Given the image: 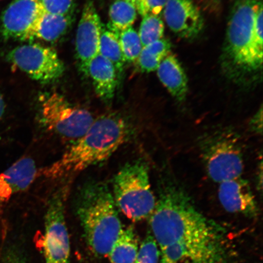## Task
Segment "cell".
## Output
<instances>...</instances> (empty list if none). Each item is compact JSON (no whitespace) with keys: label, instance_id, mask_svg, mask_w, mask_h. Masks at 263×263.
Instances as JSON below:
<instances>
[{"label":"cell","instance_id":"1","mask_svg":"<svg viewBox=\"0 0 263 263\" xmlns=\"http://www.w3.org/2000/svg\"><path fill=\"white\" fill-rule=\"evenodd\" d=\"M149 219L152 235L160 249L173 244L225 241L224 229L200 213L176 183L161 185L156 208Z\"/></svg>","mask_w":263,"mask_h":263},{"label":"cell","instance_id":"2","mask_svg":"<svg viewBox=\"0 0 263 263\" xmlns=\"http://www.w3.org/2000/svg\"><path fill=\"white\" fill-rule=\"evenodd\" d=\"M262 4V0H235L230 13L221 66L229 80L242 87L261 77L263 49L256 44L255 21Z\"/></svg>","mask_w":263,"mask_h":263},{"label":"cell","instance_id":"3","mask_svg":"<svg viewBox=\"0 0 263 263\" xmlns=\"http://www.w3.org/2000/svg\"><path fill=\"white\" fill-rule=\"evenodd\" d=\"M132 128L123 117L107 114L95 118L83 136L55 162L41 171L48 179L64 178L104 162L129 140Z\"/></svg>","mask_w":263,"mask_h":263},{"label":"cell","instance_id":"4","mask_svg":"<svg viewBox=\"0 0 263 263\" xmlns=\"http://www.w3.org/2000/svg\"><path fill=\"white\" fill-rule=\"evenodd\" d=\"M77 210L91 252L107 256L124 229L109 187L101 182L85 184L79 193Z\"/></svg>","mask_w":263,"mask_h":263},{"label":"cell","instance_id":"5","mask_svg":"<svg viewBox=\"0 0 263 263\" xmlns=\"http://www.w3.org/2000/svg\"><path fill=\"white\" fill-rule=\"evenodd\" d=\"M111 193L118 210L134 222L149 218L156 208L157 197L151 188L149 166L142 160L121 167L114 177Z\"/></svg>","mask_w":263,"mask_h":263},{"label":"cell","instance_id":"6","mask_svg":"<svg viewBox=\"0 0 263 263\" xmlns=\"http://www.w3.org/2000/svg\"><path fill=\"white\" fill-rule=\"evenodd\" d=\"M199 146L206 172L214 182L220 183L241 177L242 147L234 130L226 127L205 133L200 137Z\"/></svg>","mask_w":263,"mask_h":263},{"label":"cell","instance_id":"7","mask_svg":"<svg viewBox=\"0 0 263 263\" xmlns=\"http://www.w3.org/2000/svg\"><path fill=\"white\" fill-rule=\"evenodd\" d=\"M39 111L46 129L68 139L77 140L83 136L95 119L89 111L74 106L57 92L42 99Z\"/></svg>","mask_w":263,"mask_h":263},{"label":"cell","instance_id":"8","mask_svg":"<svg viewBox=\"0 0 263 263\" xmlns=\"http://www.w3.org/2000/svg\"><path fill=\"white\" fill-rule=\"evenodd\" d=\"M7 59L28 77L42 84L58 81L65 70L64 62L54 49L34 43L12 49Z\"/></svg>","mask_w":263,"mask_h":263},{"label":"cell","instance_id":"9","mask_svg":"<svg viewBox=\"0 0 263 263\" xmlns=\"http://www.w3.org/2000/svg\"><path fill=\"white\" fill-rule=\"evenodd\" d=\"M67 192V187H63L49 199L42 243L45 263H70V238L65 215Z\"/></svg>","mask_w":263,"mask_h":263},{"label":"cell","instance_id":"10","mask_svg":"<svg viewBox=\"0 0 263 263\" xmlns=\"http://www.w3.org/2000/svg\"><path fill=\"white\" fill-rule=\"evenodd\" d=\"M38 0H13L2 13L0 32L6 41H31L44 13Z\"/></svg>","mask_w":263,"mask_h":263},{"label":"cell","instance_id":"11","mask_svg":"<svg viewBox=\"0 0 263 263\" xmlns=\"http://www.w3.org/2000/svg\"><path fill=\"white\" fill-rule=\"evenodd\" d=\"M103 26L93 2L87 1L79 22L75 43L78 67L86 77L91 61L100 54Z\"/></svg>","mask_w":263,"mask_h":263},{"label":"cell","instance_id":"12","mask_svg":"<svg viewBox=\"0 0 263 263\" xmlns=\"http://www.w3.org/2000/svg\"><path fill=\"white\" fill-rule=\"evenodd\" d=\"M161 263H221L224 242H191L173 244L160 249Z\"/></svg>","mask_w":263,"mask_h":263},{"label":"cell","instance_id":"13","mask_svg":"<svg viewBox=\"0 0 263 263\" xmlns=\"http://www.w3.org/2000/svg\"><path fill=\"white\" fill-rule=\"evenodd\" d=\"M163 15L171 30L182 39L196 38L204 25L201 13L192 0H167Z\"/></svg>","mask_w":263,"mask_h":263},{"label":"cell","instance_id":"14","mask_svg":"<svg viewBox=\"0 0 263 263\" xmlns=\"http://www.w3.org/2000/svg\"><path fill=\"white\" fill-rule=\"evenodd\" d=\"M219 184V200L227 212L252 218L258 215V203L248 181L240 177Z\"/></svg>","mask_w":263,"mask_h":263},{"label":"cell","instance_id":"15","mask_svg":"<svg viewBox=\"0 0 263 263\" xmlns=\"http://www.w3.org/2000/svg\"><path fill=\"white\" fill-rule=\"evenodd\" d=\"M38 175L35 161L22 157L0 175V204L28 190Z\"/></svg>","mask_w":263,"mask_h":263},{"label":"cell","instance_id":"16","mask_svg":"<svg viewBox=\"0 0 263 263\" xmlns=\"http://www.w3.org/2000/svg\"><path fill=\"white\" fill-rule=\"evenodd\" d=\"M88 77L91 78L95 91L101 101L107 104L111 103L118 84L112 64L99 54L90 62Z\"/></svg>","mask_w":263,"mask_h":263},{"label":"cell","instance_id":"17","mask_svg":"<svg viewBox=\"0 0 263 263\" xmlns=\"http://www.w3.org/2000/svg\"><path fill=\"white\" fill-rule=\"evenodd\" d=\"M157 76L172 97L180 103L186 100L189 92L188 78L178 59L167 54L157 69Z\"/></svg>","mask_w":263,"mask_h":263},{"label":"cell","instance_id":"18","mask_svg":"<svg viewBox=\"0 0 263 263\" xmlns=\"http://www.w3.org/2000/svg\"><path fill=\"white\" fill-rule=\"evenodd\" d=\"M74 15H61L44 12L36 28L34 39L49 43L58 42L64 37L74 21Z\"/></svg>","mask_w":263,"mask_h":263},{"label":"cell","instance_id":"19","mask_svg":"<svg viewBox=\"0 0 263 263\" xmlns=\"http://www.w3.org/2000/svg\"><path fill=\"white\" fill-rule=\"evenodd\" d=\"M139 249L133 227L124 229L108 253L110 263H134Z\"/></svg>","mask_w":263,"mask_h":263},{"label":"cell","instance_id":"20","mask_svg":"<svg viewBox=\"0 0 263 263\" xmlns=\"http://www.w3.org/2000/svg\"><path fill=\"white\" fill-rule=\"evenodd\" d=\"M109 22L107 28L119 35L121 32L133 27L137 16V11L133 4L126 0H115L111 5Z\"/></svg>","mask_w":263,"mask_h":263},{"label":"cell","instance_id":"21","mask_svg":"<svg viewBox=\"0 0 263 263\" xmlns=\"http://www.w3.org/2000/svg\"><path fill=\"white\" fill-rule=\"evenodd\" d=\"M172 44L167 39H162L144 46L138 58V68L143 73L157 70L163 59L170 53Z\"/></svg>","mask_w":263,"mask_h":263},{"label":"cell","instance_id":"22","mask_svg":"<svg viewBox=\"0 0 263 263\" xmlns=\"http://www.w3.org/2000/svg\"><path fill=\"white\" fill-rule=\"evenodd\" d=\"M100 54L114 66L118 78L123 74L125 63L118 35L103 26L102 28Z\"/></svg>","mask_w":263,"mask_h":263},{"label":"cell","instance_id":"23","mask_svg":"<svg viewBox=\"0 0 263 263\" xmlns=\"http://www.w3.org/2000/svg\"><path fill=\"white\" fill-rule=\"evenodd\" d=\"M118 39L125 62H136L143 49L139 33L130 27L121 32Z\"/></svg>","mask_w":263,"mask_h":263},{"label":"cell","instance_id":"24","mask_svg":"<svg viewBox=\"0 0 263 263\" xmlns=\"http://www.w3.org/2000/svg\"><path fill=\"white\" fill-rule=\"evenodd\" d=\"M164 26L159 15H148L143 17L139 35L143 47L163 38Z\"/></svg>","mask_w":263,"mask_h":263},{"label":"cell","instance_id":"25","mask_svg":"<svg viewBox=\"0 0 263 263\" xmlns=\"http://www.w3.org/2000/svg\"><path fill=\"white\" fill-rule=\"evenodd\" d=\"M159 249L154 236L148 235L141 243L134 263H159Z\"/></svg>","mask_w":263,"mask_h":263},{"label":"cell","instance_id":"26","mask_svg":"<svg viewBox=\"0 0 263 263\" xmlns=\"http://www.w3.org/2000/svg\"><path fill=\"white\" fill-rule=\"evenodd\" d=\"M43 9L49 14L74 15L75 0H38Z\"/></svg>","mask_w":263,"mask_h":263},{"label":"cell","instance_id":"27","mask_svg":"<svg viewBox=\"0 0 263 263\" xmlns=\"http://www.w3.org/2000/svg\"><path fill=\"white\" fill-rule=\"evenodd\" d=\"M167 0H138L136 7L139 14L142 16L159 15L163 11Z\"/></svg>","mask_w":263,"mask_h":263},{"label":"cell","instance_id":"28","mask_svg":"<svg viewBox=\"0 0 263 263\" xmlns=\"http://www.w3.org/2000/svg\"><path fill=\"white\" fill-rule=\"evenodd\" d=\"M1 263H28V261L18 249L10 248L3 255Z\"/></svg>","mask_w":263,"mask_h":263},{"label":"cell","instance_id":"29","mask_svg":"<svg viewBox=\"0 0 263 263\" xmlns=\"http://www.w3.org/2000/svg\"><path fill=\"white\" fill-rule=\"evenodd\" d=\"M250 129L256 134L262 133V108L261 107L249 121Z\"/></svg>","mask_w":263,"mask_h":263},{"label":"cell","instance_id":"30","mask_svg":"<svg viewBox=\"0 0 263 263\" xmlns=\"http://www.w3.org/2000/svg\"><path fill=\"white\" fill-rule=\"evenodd\" d=\"M259 170H258L257 186H258V190L261 192L262 189V162H260V165L259 166Z\"/></svg>","mask_w":263,"mask_h":263},{"label":"cell","instance_id":"31","mask_svg":"<svg viewBox=\"0 0 263 263\" xmlns=\"http://www.w3.org/2000/svg\"><path fill=\"white\" fill-rule=\"evenodd\" d=\"M5 102L4 101V99H3L2 93H0V119H1L3 115L5 114Z\"/></svg>","mask_w":263,"mask_h":263},{"label":"cell","instance_id":"32","mask_svg":"<svg viewBox=\"0 0 263 263\" xmlns=\"http://www.w3.org/2000/svg\"><path fill=\"white\" fill-rule=\"evenodd\" d=\"M126 1L130 2L132 3V4H133L135 6H136L138 0H126Z\"/></svg>","mask_w":263,"mask_h":263}]
</instances>
